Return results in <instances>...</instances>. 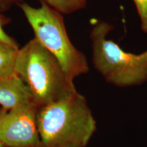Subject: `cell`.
Segmentation results:
<instances>
[{
  "label": "cell",
  "instance_id": "obj_10",
  "mask_svg": "<svg viewBox=\"0 0 147 147\" xmlns=\"http://www.w3.org/2000/svg\"><path fill=\"white\" fill-rule=\"evenodd\" d=\"M0 42H3V43L7 44V45H9L12 46V47L18 49V46L17 45V43H16L10 36H9L5 32V31L3 30V20L1 18V16H0Z\"/></svg>",
  "mask_w": 147,
  "mask_h": 147
},
{
  "label": "cell",
  "instance_id": "obj_2",
  "mask_svg": "<svg viewBox=\"0 0 147 147\" xmlns=\"http://www.w3.org/2000/svg\"><path fill=\"white\" fill-rule=\"evenodd\" d=\"M15 73L29 88L38 106L61 100L78 91L74 80L57 59L35 38L18 50Z\"/></svg>",
  "mask_w": 147,
  "mask_h": 147
},
{
  "label": "cell",
  "instance_id": "obj_11",
  "mask_svg": "<svg viewBox=\"0 0 147 147\" xmlns=\"http://www.w3.org/2000/svg\"><path fill=\"white\" fill-rule=\"evenodd\" d=\"M0 147H5L4 145H3V144L2 143V142L1 141V140H0Z\"/></svg>",
  "mask_w": 147,
  "mask_h": 147
},
{
  "label": "cell",
  "instance_id": "obj_4",
  "mask_svg": "<svg viewBox=\"0 0 147 147\" xmlns=\"http://www.w3.org/2000/svg\"><path fill=\"white\" fill-rule=\"evenodd\" d=\"M34 31L35 38L52 54L71 79L89 72V66L83 53L69 40L61 14L41 1L34 8L28 3L20 5Z\"/></svg>",
  "mask_w": 147,
  "mask_h": 147
},
{
  "label": "cell",
  "instance_id": "obj_1",
  "mask_svg": "<svg viewBox=\"0 0 147 147\" xmlns=\"http://www.w3.org/2000/svg\"><path fill=\"white\" fill-rule=\"evenodd\" d=\"M40 147H87L96 121L79 92L42 106L37 113Z\"/></svg>",
  "mask_w": 147,
  "mask_h": 147
},
{
  "label": "cell",
  "instance_id": "obj_6",
  "mask_svg": "<svg viewBox=\"0 0 147 147\" xmlns=\"http://www.w3.org/2000/svg\"><path fill=\"white\" fill-rule=\"evenodd\" d=\"M34 102L29 88L16 74L0 77V105L5 110Z\"/></svg>",
  "mask_w": 147,
  "mask_h": 147
},
{
  "label": "cell",
  "instance_id": "obj_5",
  "mask_svg": "<svg viewBox=\"0 0 147 147\" xmlns=\"http://www.w3.org/2000/svg\"><path fill=\"white\" fill-rule=\"evenodd\" d=\"M38 108L32 102L10 110L0 109V140L5 147L40 146Z\"/></svg>",
  "mask_w": 147,
  "mask_h": 147
},
{
  "label": "cell",
  "instance_id": "obj_3",
  "mask_svg": "<svg viewBox=\"0 0 147 147\" xmlns=\"http://www.w3.org/2000/svg\"><path fill=\"white\" fill-rule=\"evenodd\" d=\"M113 25L99 22L92 29V62L108 83L118 87L138 86L147 82V50L140 54L128 53L107 38Z\"/></svg>",
  "mask_w": 147,
  "mask_h": 147
},
{
  "label": "cell",
  "instance_id": "obj_7",
  "mask_svg": "<svg viewBox=\"0 0 147 147\" xmlns=\"http://www.w3.org/2000/svg\"><path fill=\"white\" fill-rule=\"evenodd\" d=\"M19 49L0 42V77L15 73L16 59Z\"/></svg>",
  "mask_w": 147,
  "mask_h": 147
},
{
  "label": "cell",
  "instance_id": "obj_8",
  "mask_svg": "<svg viewBox=\"0 0 147 147\" xmlns=\"http://www.w3.org/2000/svg\"><path fill=\"white\" fill-rule=\"evenodd\" d=\"M61 14H70L86 6L87 0H40Z\"/></svg>",
  "mask_w": 147,
  "mask_h": 147
},
{
  "label": "cell",
  "instance_id": "obj_9",
  "mask_svg": "<svg viewBox=\"0 0 147 147\" xmlns=\"http://www.w3.org/2000/svg\"><path fill=\"white\" fill-rule=\"evenodd\" d=\"M140 20L141 29L147 33V0H133Z\"/></svg>",
  "mask_w": 147,
  "mask_h": 147
}]
</instances>
